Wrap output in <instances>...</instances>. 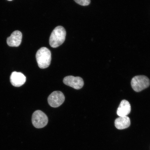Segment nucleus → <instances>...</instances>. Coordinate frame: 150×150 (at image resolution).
I'll list each match as a JSON object with an SVG mask.
<instances>
[{
  "mask_svg": "<svg viewBox=\"0 0 150 150\" xmlns=\"http://www.w3.org/2000/svg\"><path fill=\"white\" fill-rule=\"evenodd\" d=\"M7 1H12V0H7Z\"/></svg>",
  "mask_w": 150,
  "mask_h": 150,
  "instance_id": "f8f14e48",
  "label": "nucleus"
},
{
  "mask_svg": "<svg viewBox=\"0 0 150 150\" xmlns=\"http://www.w3.org/2000/svg\"><path fill=\"white\" fill-rule=\"evenodd\" d=\"M78 4L83 6L88 5L91 3V0H74Z\"/></svg>",
  "mask_w": 150,
  "mask_h": 150,
  "instance_id": "9b49d317",
  "label": "nucleus"
},
{
  "mask_svg": "<svg viewBox=\"0 0 150 150\" xmlns=\"http://www.w3.org/2000/svg\"><path fill=\"white\" fill-rule=\"evenodd\" d=\"M150 80L147 76H134L131 81L132 89L136 92H140L147 88L150 85Z\"/></svg>",
  "mask_w": 150,
  "mask_h": 150,
  "instance_id": "7ed1b4c3",
  "label": "nucleus"
},
{
  "mask_svg": "<svg viewBox=\"0 0 150 150\" xmlns=\"http://www.w3.org/2000/svg\"><path fill=\"white\" fill-rule=\"evenodd\" d=\"M32 122L34 126L37 128H42L45 127L48 122V118L46 114L40 110L33 112Z\"/></svg>",
  "mask_w": 150,
  "mask_h": 150,
  "instance_id": "20e7f679",
  "label": "nucleus"
},
{
  "mask_svg": "<svg viewBox=\"0 0 150 150\" xmlns=\"http://www.w3.org/2000/svg\"><path fill=\"white\" fill-rule=\"evenodd\" d=\"M22 38V33L20 31H15L10 37L7 38V44L9 46L18 47L21 44Z\"/></svg>",
  "mask_w": 150,
  "mask_h": 150,
  "instance_id": "6e6552de",
  "label": "nucleus"
},
{
  "mask_svg": "<svg viewBox=\"0 0 150 150\" xmlns=\"http://www.w3.org/2000/svg\"><path fill=\"white\" fill-rule=\"evenodd\" d=\"M131 106L130 103L126 100H122L117 110V115L119 117L127 116L130 113Z\"/></svg>",
  "mask_w": 150,
  "mask_h": 150,
  "instance_id": "1a4fd4ad",
  "label": "nucleus"
},
{
  "mask_svg": "<svg viewBox=\"0 0 150 150\" xmlns=\"http://www.w3.org/2000/svg\"><path fill=\"white\" fill-rule=\"evenodd\" d=\"M36 58L39 67L41 69H46L49 67L51 63V52L48 48L42 47L38 50Z\"/></svg>",
  "mask_w": 150,
  "mask_h": 150,
  "instance_id": "f03ea898",
  "label": "nucleus"
},
{
  "mask_svg": "<svg viewBox=\"0 0 150 150\" xmlns=\"http://www.w3.org/2000/svg\"><path fill=\"white\" fill-rule=\"evenodd\" d=\"M64 100V96L60 91H54L48 98L49 104L53 108H57L60 106Z\"/></svg>",
  "mask_w": 150,
  "mask_h": 150,
  "instance_id": "39448f33",
  "label": "nucleus"
},
{
  "mask_svg": "<svg viewBox=\"0 0 150 150\" xmlns=\"http://www.w3.org/2000/svg\"><path fill=\"white\" fill-rule=\"evenodd\" d=\"M10 82L13 86L20 87L23 85L26 80V77L21 72H13L10 76Z\"/></svg>",
  "mask_w": 150,
  "mask_h": 150,
  "instance_id": "0eeeda50",
  "label": "nucleus"
},
{
  "mask_svg": "<svg viewBox=\"0 0 150 150\" xmlns=\"http://www.w3.org/2000/svg\"><path fill=\"white\" fill-rule=\"evenodd\" d=\"M130 120L127 116L120 117L115 120V126L119 130H122L128 128L130 126Z\"/></svg>",
  "mask_w": 150,
  "mask_h": 150,
  "instance_id": "9d476101",
  "label": "nucleus"
},
{
  "mask_svg": "<svg viewBox=\"0 0 150 150\" xmlns=\"http://www.w3.org/2000/svg\"><path fill=\"white\" fill-rule=\"evenodd\" d=\"M64 83L76 89H80L83 87L84 82L80 77L68 76L65 77L63 80Z\"/></svg>",
  "mask_w": 150,
  "mask_h": 150,
  "instance_id": "423d86ee",
  "label": "nucleus"
},
{
  "mask_svg": "<svg viewBox=\"0 0 150 150\" xmlns=\"http://www.w3.org/2000/svg\"><path fill=\"white\" fill-rule=\"evenodd\" d=\"M66 36V31L64 28L61 26H58L55 28L50 35V45L52 48L58 47L64 42Z\"/></svg>",
  "mask_w": 150,
  "mask_h": 150,
  "instance_id": "f257e3e1",
  "label": "nucleus"
}]
</instances>
